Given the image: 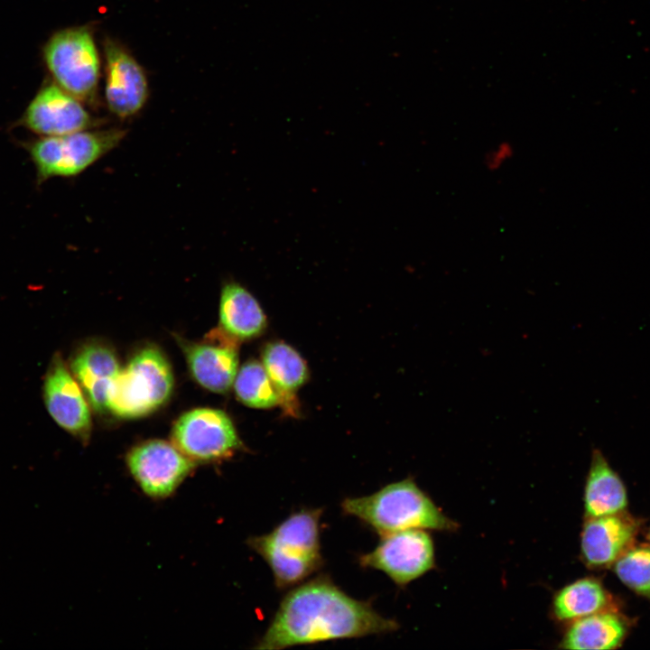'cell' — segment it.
I'll return each instance as SVG.
<instances>
[{"label":"cell","mask_w":650,"mask_h":650,"mask_svg":"<svg viewBox=\"0 0 650 650\" xmlns=\"http://www.w3.org/2000/svg\"><path fill=\"white\" fill-rule=\"evenodd\" d=\"M233 385L237 399L247 406L271 408L282 403L263 364L256 360H249L241 367Z\"/></svg>","instance_id":"cell-21"},{"label":"cell","mask_w":650,"mask_h":650,"mask_svg":"<svg viewBox=\"0 0 650 650\" xmlns=\"http://www.w3.org/2000/svg\"><path fill=\"white\" fill-rule=\"evenodd\" d=\"M614 608L613 599L603 584L596 578L577 580L556 592L552 600V612L557 619H575Z\"/></svg>","instance_id":"cell-19"},{"label":"cell","mask_w":650,"mask_h":650,"mask_svg":"<svg viewBox=\"0 0 650 650\" xmlns=\"http://www.w3.org/2000/svg\"><path fill=\"white\" fill-rule=\"evenodd\" d=\"M190 371L206 389L226 393L234 384L238 367L237 339L221 329L200 343L181 344Z\"/></svg>","instance_id":"cell-13"},{"label":"cell","mask_w":650,"mask_h":650,"mask_svg":"<svg viewBox=\"0 0 650 650\" xmlns=\"http://www.w3.org/2000/svg\"><path fill=\"white\" fill-rule=\"evenodd\" d=\"M613 566L624 585L650 601V545H633Z\"/></svg>","instance_id":"cell-22"},{"label":"cell","mask_w":650,"mask_h":650,"mask_svg":"<svg viewBox=\"0 0 650 650\" xmlns=\"http://www.w3.org/2000/svg\"><path fill=\"white\" fill-rule=\"evenodd\" d=\"M126 464L141 490L154 499L171 497L195 467L172 442L162 440L144 441L131 449Z\"/></svg>","instance_id":"cell-9"},{"label":"cell","mask_w":650,"mask_h":650,"mask_svg":"<svg viewBox=\"0 0 650 650\" xmlns=\"http://www.w3.org/2000/svg\"><path fill=\"white\" fill-rule=\"evenodd\" d=\"M43 59L53 82L81 102L95 101L100 61L87 27L56 32L43 47Z\"/></svg>","instance_id":"cell-6"},{"label":"cell","mask_w":650,"mask_h":650,"mask_svg":"<svg viewBox=\"0 0 650 650\" xmlns=\"http://www.w3.org/2000/svg\"><path fill=\"white\" fill-rule=\"evenodd\" d=\"M321 515L322 508H302L269 533L247 540V545L269 566L276 588L296 586L323 566Z\"/></svg>","instance_id":"cell-2"},{"label":"cell","mask_w":650,"mask_h":650,"mask_svg":"<svg viewBox=\"0 0 650 650\" xmlns=\"http://www.w3.org/2000/svg\"><path fill=\"white\" fill-rule=\"evenodd\" d=\"M362 568L384 572L396 585L405 586L434 566V546L422 529H407L381 536L377 545L358 556Z\"/></svg>","instance_id":"cell-8"},{"label":"cell","mask_w":650,"mask_h":650,"mask_svg":"<svg viewBox=\"0 0 650 650\" xmlns=\"http://www.w3.org/2000/svg\"><path fill=\"white\" fill-rule=\"evenodd\" d=\"M639 524L627 513L586 518L580 534V555L590 569L609 567L634 545Z\"/></svg>","instance_id":"cell-14"},{"label":"cell","mask_w":650,"mask_h":650,"mask_svg":"<svg viewBox=\"0 0 650 650\" xmlns=\"http://www.w3.org/2000/svg\"><path fill=\"white\" fill-rule=\"evenodd\" d=\"M340 507L344 515L357 518L380 536L407 529L451 531L458 526L411 478L367 496L346 497Z\"/></svg>","instance_id":"cell-3"},{"label":"cell","mask_w":650,"mask_h":650,"mask_svg":"<svg viewBox=\"0 0 650 650\" xmlns=\"http://www.w3.org/2000/svg\"><path fill=\"white\" fill-rule=\"evenodd\" d=\"M515 145L508 140H502L487 151L483 165L490 172L501 170L515 156Z\"/></svg>","instance_id":"cell-23"},{"label":"cell","mask_w":650,"mask_h":650,"mask_svg":"<svg viewBox=\"0 0 650 650\" xmlns=\"http://www.w3.org/2000/svg\"><path fill=\"white\" fill-rule=\"evenodd\" d=\"M262 364L278 391L282 402L289 404L308 378V367L303 358L291 346L283 342L267 344L262 353Z\"/></svg>","instance_id":"cell-20"},{"label":"cell","mask_w":650,"mask_h":650,"mask_svg":"<svg viewBox=\"0 0 650 650\" xmlns=\"http://www.w3.org/2000/svg\"><path fill=\"white\" fill-rule=\"evenodd\" d=\"M43 399L54 422L82 442L89 440L91 415L84 392L60 354L45 374Z\"/></svg>","instance_id":"cell-11"},{"label":"cell","mask_w":650,"mask_h":650,"mask_svg":"<svg viewBox=\"0 0 650 650\" xmlns=\"http://www.w3.org/2000/svg\"><path fill=\"white\" fill-rule=\"evenodd\" d=\"M15 125L40 136L63 135L96 125L81 101L55 82L39 89Z\"/></svg>","instance_id":"cell-10"},{"label":"cell","mask_w":650,"mask_h":650,"mask_svg":"<svg viewBox=\"0 0 650 650\" xmlns=\"http://www.w3.org/2000/svg\"><path fill=\"white\" fill-rule=\"evenodd\" d=\"M172 443L196 462H216L233 456L242 442L228 415L218 409L197 408L174 423Z\"/></svg>","instance_id":"cell-7"},{"label":"cell","mask_w":650,"mask_h":650,"mask_svg":"<svg viewBox=\"0 0 650 650\" xmlns=\"http://www.w3.org/2000/svg\"><path fill=\"white\" fill-rule=\"evenodd\" d=\"M123 128L86 129L63 135L40 136L21 144L27 151L41 185L54 177H74L114 150L125 138Z\"/></svg>","instance_id":"cell-4"},{"label":"cell","mask_w":650,"mask_h":650,"mask_svg":"<svg viewBox=\"0 0 650 650\" xmlns=\"http://www.w3.org/2000/svg\"><path fill=\"white\" fill-rule=\"evenodd\" d=\"M397 628L396 621L382 616L370 600L352 598L330 577L320 575L284 595L255 648L278 650Z\"/></svg>","instance_id":"cell-1"},{"label":"cell","mask_w":650,"mask_h":650,"mask_svg":"<svg viewBox=\"0 0 650 650\" xmlns=\"http://www.w3.org/2000/svg\"><path fill=\"white\" fill-rule=\"evenodd\" d=\"M649 540H650V531H649Z\"/></svg>","instance_id":"cell-24"},{"label":"cell","mask_w":650,"mask_h":650,"mask_svg":"<svg viewBox=\"0 0 650 650\" xmlns=\"http://www.w3.org/2000/svg\"><path fill=\"white\" fill-rule=\"evenodd\" d=\"M105 97L109 110L125 119L136 115L148 98V83L140 64L116 42H105Z\"/></svg>","instance_id":"cell-12"},{"label":"cell","mask_w":650,"mask_h":650,"mask_svg":"<svg viewBox=\"0 0 650 650\" xmlns=\"http://www.w3.org/2000/svg\"><path fill=\"white\" fill-rule=\"evenodd\" d=\"M628 504L626 486L601 450L592 451L584 488L586 518L625 512Z\"/></svg>","instance_id":"cell-16"},{"label":"cell","mask_w":650,"mask_h":650,"mask_svg":"<svg viewBox=\"0 0 650 650\" xmlns=\"http://www.w3.org/2000/svg\"><path fill=\"white\" fill-rule=\"evenodd\" d=\"M221 330L237 340L259 336L266 327V317L255 298L240 283L228 282L219 302Z\"/></svg>","instance_id":"cell-18"},{"label":"cell","mask_w":650,"mask_h":650,"mask_svg":"<svg viewBox=\"0 0 650 650\" xmlns=\"http://www.w3.org/2000/svg\"><path fill=\"white\" fill-rule=\"evenodd\" d=\"M629 629L627 619L615 608L599 611L571 622L561 647L573 650H608L621 646Z\"/></svg>","instance_id":"cell-17"},{"label":"cell","mask_w":650,"mask_h":650,"mask_svg":"<svg viewBox=\"0 0 650 650\" xmlns=\"http://www.w3.org/2000/svg\"><path fill=\"white\" fill-rule=\"evenodd\" d=\"M173 377L163 354L153 347L136 353L112 383L107 410L123 418L146 415L170 397Z\"/></svg>","instance_id":"cell-5"},{"label":"cell","mask_w":650,"mask_h":650,"mask_svg":"<svg viewBox=\"0 0 650 650\" xmlns=\"http://www.w3.org/2000/svg\"><path fill=\"white\" fill-rule=\"evenodd\" d=\"M120 370L113 350L101 344L83 346L70 361L71 373L98 413L107 410V394Z\"/></svg>","instance_id":"cell-15"}]
</instances>
